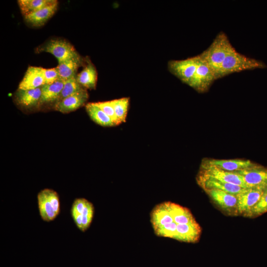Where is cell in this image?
Segmentation results:
<instances>
[{"instance_id": "7c38bea8", "label": "cell", "mask_w": 267, "mask_h": 267, "mask_svg": "<svg viewBox=\"0 0 267 267\" xmlns=\"http://www.w3.org/2000/svg\"><path fill=\"white\" fill-rule=\"evenodd\" d=\"M256 164L248 160L205 159L201 166L214 167L228 172H236L255 166Z\"/></svg>"}, {"instance_id": "603a6c76", "label": "cell", "mask_w": 267, "mask_h": 267, "mask_svg": "<svg viewBox=\"0 0 267 267\" xmlns=\"http://www.w3.org/2000/svg\"><path fill=\"white\" fill-rule=\"evenodd\" d=\"M86 110L90 119L97 124L103 127L116 126L112 120L95 103L86 104Z\"/></svg>"}, {"instance_id": "5bb4252c", "label": "cell", "mask_w": 267, "mask_h": 267, "mask_svg": "<svg viewBox=\"0 0 267 267\" xmlns=\"http://www.w3.org/2000/svg\"><path fill=\"white\" fill-rule=\"evenodd\" d=\"M198 183L204 189H217L237 196L246 188L220 181L213 178L199 174L197 178Z\"/></svg>"}, {"instance_id": "8fae6325", "label": "cell", "mask_w": 267, "mask_h": 267, "mask_svg": "<svg viewBox=\"0 0 267 267\" xmlns=\"http://www.w3.org/2000/svg\"><path fill=\"white\" fill-rule=\"evenodd\" d=\"M200 174L214 179L247 188L242 177L235 172L224 171L214 167L201 166Z\"/></svg>"}, {"instance_id": "f1b7e54d", "label": "cell", "mask_w": 267, "mask_h": 267, "mask_svg": "<svg viewBox=\"0 0 267 267\" xmlns=\"http://www.w3.org/2000/svg\"><path fill=\"white\" fill-rule=\"evenodd\" d=\"M96 104L103 110L114 122L115 125H119L116 118L113 106L111 100L95 102Z\"/></svg>"}, {"instance_id": "ffe728a7", "label": "cell", "mask_w": 267, "mask_h": 267, "mask_svg": "<svg viewBox=\"0 0 267 267\" xmlns=\"http://www.w3.org/2000/svg\"><path fill=\"white\" fill-rule=\"evenodd\" d=\"M87 61V63L83 70L77 75V80L85 89H95L97 80V73L91 61L89 59Z\"/></svg>"}, {"instance_id": "d6986e66", "label": "cell", "mask_w": 267, "mask_h": 267, "mask_svg": "<svg viewBox=\"0 0 267 267\" xmlns=\"http://www.w3.org/2000/svg\"><path fill=\"white\" fill-rule=\"evenodd\" d=\"M65 81L60 79L51 84H44L41 87V96L39 106L45 103L57 101L63 88Z\"/></svg>"}, {"instance_id": "277c9868", "label": "cell", "mask_w": 267, "mask_h": 267, "mask_svg": "<svg viewBox=\"0 0 267 267\" xmlns=\"http://www.w3.org/2000/svg\"><path fill=\"white\" fill-rule=\"evenodd\" d=\"M94 213L93 204L84 198L74 200L71 209V214L77 227L82 232L90 226Z\"/></svg>"}, {"instance_id": "4316f807", "label": "cell", "mask_w": 267, "mask_h": 267, "mask_svg": "<svg viewBox=\"0 0 267 267\" xmlns=\"http://www.w3.org/2000/svg\"><path fill=\"white\" fill-rule=\"evenodd\" d=\"M267 212V184L263 188L262 194L257 204L244 216L255 218Z\"/></svg>"}, {"instance_id": "9c48e42d", "label": "cell", "mask_w": 267, "mask_h": 267, "mask_svg": "<svg viewBox=\"0 0 267 267\" xmlns=\"http://www.w3.org/2000/svg\"><path fill=\"white\" fill-rule=\"evenodd\" d=\"M247 188L264 186L267 184V169L258 165L236 172Z\"/></svg>"}, {"instance_id": "e0dca14e", "label": "cell", "mask_w": 267, "mask_h": 267, "mask_svg": "<svg viewBox=\"0 0 267 267\" xmlns=\"http://www.w3.org/2000/svg\"><path fill=\"white\" fill-rule=\"evenodd\" d=\"M58 7V1L45 7L38 11L24 16L25 21L34 27L44 25L56 12Z\"/></svg>"}, {"instance_id": "3957f363", "label": "cell", "mask_w": 267, "mask_h": 267, "mask_svg": "<svg viewBox=\"0 0 267 267\" xmlns=\"http://www.w3.org/2000/svg\"><path fill=\"white\" fill-rule=\"evenodd\" d=\"M37 199L42 219L47 222L54 220L59 215L60 210L58 193L52 189L45 188L38 193Z\"/></svg>"}, {"instance_id": "9a60e30c", "label": "cell", "mask_w": 267, "mask_h": 267, "mask_svg": "<svg viewBox=\"0 0 267 267\" xmlns=\"http://www.w3.org/2000/svg\"><path fill=\"white\" fill-rule=\"evenodd\" d=\"M44 68L41 67L29 66L19 83L18 89H33L40 88L45 84Z\"/></svg>"}, {"instance_id": "7a4b0ae2", "label": "cell", "mask_w": 267, "mask_h": 267, "mask_svg": "<svg viewBox=\"0 0 267 267\" xmlns=\"http://www.w3.org/2000/svg\"><path fill=\"white\" fill-rule=\"evenodd\" d=\"M266 67L263 62L246 56L235 49L226 56L222 63L219 79L235 72L265 68Z\"/></svg>"}, {"instance_id": "52a82bcc", "label": "cell", "mask_w": 267, "mask_h": 267, "mask_svg": "<svg viewBox=\"0 0 267 267\" xmlns=\"http://www.w3.org/2000/svg\"><path fill=\"white\" fill-rule=\"evenodd\" d=\"M216 80L212 71L200 58L195 72L188 85L199 92H203L208 90Z\"/></svg>"}, {"instance_id": "d4e9b609", "label": "cell", "mask_w": 267, "mask_h": 267, "mask_svg": "<svg viewBox=\"0 0 267 267\" xmlns=\"http://www.w3.org/2000/svg\"><path fill=\"white\" fill-rule=\"evenodd\" d=\"M119 125L126 121L130 104L129 97H123L111 100Z\"/></svg>"}, {"instance_id": "f546056e", "label": "cell", "mask_w": 267, "mask_h": 267, "mask_svg": "<svg viewBox=\"0 0 267 267\" xmlns=\"http://www.w3.org/2000/svg\"><path fill=\"white\" fill-rule=\"evenodd\" d=\"M44 75L45 84H51L59 79L56 67L53 68H44Z\"/></svg>"}, {"instance_id": "6da1fadb", "label": "cell", "mask_w": 267, "mask_h": 267, "mask_svg": "<svg viewBox=\"0 0 267 267\" xmlns=\"http://www.w3.org/2000/svg\"><path fill=\"white\" fill-rule=\"evenodd\" d=\"M235 49L226 34L221 31L210 46L198 55L209 67L217 80L219 79L221 65L225 58Z\"/></svg>"}, {"instance_id": "cb8c5ba5", "label": "cell", "mask_w": 267, "mask_h": 267, "mask_svg": "<svg viewBox=\"0 0 267 267\" xmlns=\"http://www.w3.org/2000/svg\"><path fill=\"white\" fill-rule=\"evenodd\" d=\"M56 0H19L18 3L24 16L38 11L54 2Z\"/></svg>"}, {"instance_id": "ac0fdd59", "label": "cell", "mask_w": 267, "mask_h": 267, "mask_svg": "<svg viewBox=\"0 0 267 267\" xmlns=\"http://www.w3.org/2000/svg\"><path fill=\"white\" fill-rule=\"evenodd\" d=\"M164 203L174 222L177 224L197 222L188 209L170 201Z\"/></svg>"}, {"instance_id": "44dd1931", "label": "cell", "mask_w": 267, "mask_h": 267, "mask_svg": "<svg viewBox=\"0 0 267 267\" xmlns=\"http://www.w3.org/2000/svg\"><path fill=\"white\" fill-rule=\"evenodd\" d=\"M82 61L80 55L72 57L58 63L57 69L59 79L66 81L76 75Z\"/></svg>"}, {"instance_id": "ba28073f", "label": "cell", "mask_w": 267, "mask_h": 267, "mask_svg": "<svg viewBox=\"0 0 267 267\" xmlns=\"http://www.w3.org/2000/svg\"><path fill=\"white\" fill-rule=\"evenodd\" d=\"M205 191L213 201L225 212L230 215L238 214L236 195L217 189H205Z\"/></svg>"}, {"instance_id": "2e32d148", "label": "cell", "mask_w": 267, "mask_h": 267, "mask_svg": "<svg viewBox=\"0 0 267 267\" xmlns=\"http://www.w3.org/2000/svg\"><path fill=\"white\" fill-rule=\"evenodd\" d=\"M201 228L197 222L188 224H178L175 239L179 241L194 243L200 236Z\"/></svg>"}, {"instance_id": "484cf974", "label": "cell", "mask_w": 267, "mask_h": 267, "mask_svg": "<svg viewBox=\"0 0 267 267\" xmlns=\"http://www.w3.org/2000/svg\"><path fill=\"white\" fill-rule=\"evenodd\" d=\"M84 89H85L77 81V75H76L65 81L62 90L55 103Z\"/></svg>"}, {"instance_id": "8992f818", "label": "cell", "mask_w": 267, "mask_h": 267, "mask_svg": "<svg viewBox=\"0 0 267 267\" xmlns=\"http://www.w3.org/2000/svg\"><path fill=\"white\" fill-rule=\"evenodd\" d=\"M38 50L39 52L51 53L57 59L58 63L79 55L73 45L62 39L50 40Z\"/></svg>"}, {"instance_id": "30bf717a", "label": "cell", "mask_w": 267, "mask_h": 267, "mask_svg": "<svg viewBox=\"0 0 267 267\" xmlns=\"http://www.w3.org/2000/svg\"><path fill=\"white\" fill-rule=\"evenodd\" d=\"M264 186L246 188L236 196L238 214L245 216L258 202Z\"/></svg>"}, {"instance_id": "7402d4cb", "label": "cell", "mask_w": 267, "mask_h": 267, "mask_svg": "<svg viewBox=\"0 0 267 267\" xmlns=\"http://www.w3.org/2000/svg\"><path fill=\"white\" fill-rule=\"evenodd\" d=\"M41 87L33 89H18L15 99L17 103L25 108L38 105L41 96Z\"/></svg>"}, {"instance_id": "83f0119b", "label": "cell", "mask_w": 267, "mask_h": 267, "mask_svg": "<svg viewBox=\"0 0 267 267\" xmlns=\"http://www.w3.org/2000/svg\"><path fill=\"white\" fill-rule=\"evenodd\" d=\"M177 224L173 222L165 225L154 228L156 235L160 237L175 239L177 233Z\"/></svg>"}, {"instance_id": "4fadbf2b", "label": "cell", "mask_w": 267, "mask_h": 267, "mask_svg": "<svg viewBox=\"0 0 267 267\" xmlns=\"http://www.w3.org/2000/svg\"><path fill=\"white\" fill-rule=\"evenodd\" d=\"M88 98L89 95L85 89L55 103L54 109L62 113H68L85 105Z\"/></svg>"}, {"instance_id": "5b68a950", "label": "cell", "mask_w": 267, "mask_h": 267, "mask_svg": "<svg viewBox=\"0 0 267 267\" xmlns=\"http://www.w3.org/2000/svg\"><path fill=\"white\" fill-rule=\"evenodd\" d=\"M199 55L183 60H173L168 62L169 71L183 83L188 85L198 65Z\"/></svg>"}]
</instances>
